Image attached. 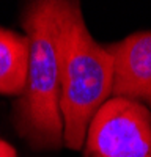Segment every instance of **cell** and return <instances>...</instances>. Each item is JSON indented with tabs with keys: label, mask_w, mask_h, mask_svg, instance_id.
Returning a JSON list of instances; mask_svg holds the SVG:
<instances>
[{
	"label": "cell",
	"mask_w": 151,
	"mask_h": 157,
	"mask_svg": "<svg viewBox=\"0 0 151 157\" xmlns=\"http://www.w3.org/2000/svg\"><path fill=\"white\" fill-rule=\"evenodd\" d=\"M65 2L40 0L25 6L22 27L29 41L25 86L14 107L17 134L35 149L63 145L60 113V33Z\"/></svg>",
	"instance_id": "obj_1"
},
{
	"label": "cell",
	"mask_w": 151,
	"mask_h": 157,
	"mask_svg": "<svg viewBox=\"0 0 151 157\" xmlns=\"http://www.w3.org/2000/svg\"><path fill=\"white\" fill-rule=\"evenodd\" d=\"M113 63L95 41L79 2H65L60 33V113L63 145L79 151L93 116L112 94Z\"/></svg>",
	"instance_id": "obj_2"
},
{
	"label": "cell",
	"mask_w": 151,
	"mask_h": 157,
	"mask_svg": "<svg viewBox=\"0 0 151 157\" xmlns=\"http://www.w3.org/2000/svg\"><path fill=\"white\" fill-rule=\"evenodd\" d=\"M87 157H151V113L138 101L112 98L96 112L85 137Z\"/></svg>",
	"instance_id": "obj_3"
},
{
	"label": "cell",
	"mask_w": 151,
	"mask_h": 157,
	"mask_svg": "<svg viewBox=\"0 0 151 157\" xmlns=\"http://www.w3.org/2000/svg\"><path fill=\"white\" fill-rule=\"evenodd\" d=\"M113 63V98L151 105V32H137L106 46Z\"/></svg>",
	"instance_id": "obj_4"
},
{
	"label": "cell",
	"mask_w": 151,
	"mask_h": 157,
	"mask_svg": "<svg viewBox=\"0 0 151 157\" xmlns=\"http://www.w3.org/2000/svg\"><path fill=\"white\" fill-rule=\"evenodd\" d=\"M29 64L27 38L0 27V94L21 96Z\"/></svg>",
	"instance_id": "obj_5"
},
{
	"label": "cell",
	"mask_w": 151,
	"mask_h": 157,
	"mask_svg": "<svg viewBox=\"0 0 151 157\" xmlns=\"http://www.w3.org/2000/svg\"><path fill=\"white\" fill-rule=\"evenodd\" d=\"M0 157H17L16 149L2 138H0Z\"/></svg>",
	"instance_id": "obj_6"
}]
</instances>
